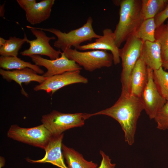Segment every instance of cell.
<instances>
[{"label":"cell","instance_id":"obj_21","mask_svg":"<svg viewBox=\"0 0 168 168\" xmlns=\"http://www.w3.org/2000/svg\"><path fill=\"white\" fill-rule=\"evenodd\" d=\"M28 38L25 33L23 38H17L15 36L10 37L4 44L0 48V55L4 57H17L18 52L22 45Z\"/></svg>","mask_w":168,"mask_h":168},{"label":"cell","instance_id":"obj_22","mask_svg":"<svg viewBox=\"0 0 168 168\" xmlns=\"http://www.w3.org/2000/svg\"><path fill=\"white\" fill-rule=\"evenodd\" d=\"M156 28L154 18L146 19L142 22L133 35L143 42H154Z\"/></svg>","mask_w":168,"mask_h":168},{"label":"cell","instance_id":"obj_18","mask_svg":"<svg viewBox=\"0 0 168 168\" xmlns=\"http://www.w3.org/2000/svg\"><path fill=\"white\" fill-rule=\"evenodd\" d=\"M62 150L68 168H96L97 164L85 160L82 154L63 144Z\"/></svg>","mask_w":168,"mask_h":168},{"label":"cell","instance_id":"obj_28","mask_svg":"<svg viewBox=\"0 0 168 168\" xmlns=\"http://www.w3.org/2000/svg\"><path fill=\"white\" fill-rule=\"evenodd\" d=\"M16 1L20 7L25 12L36 2L35 0H17Z\"/></svg>","mask_w":168,"mask_h":168},{"label":"cell","instance_id":"obj_12","mask_svg":"<svg viewBox=\"0 0 168 168\" xmlns=\"http://www.w3.org/2000/svg\"><path fill=\"white\" fill-rule=\"evenodd\" d=\"M103 35L96 39L94 42L81 45L78 49L81 51L88 50H109L113 56V63L117 65L120 63L119 48L116 46L114 32L110 28H105L102 31Z\"/></svg>","mask_w":168,"mask_h":168},{"label":"cell","instance_id":"obj_29","mask_svg":"<svg viewBox=\"0 0 168 168\" xmlns=\"http://www.w3.org/2000/svg\"><path fill=\"white\" fill-rule=\"evenodd\" d=\"M5 4V3H4L0 7V16L1 17L3 16L4 15Z\"/></svg>","mask_w":168,"mask_h":168},{"label":"cell","instance_id":"obj_9","mask_svg":"<svg viewBox=\"0 0 168 168\" xmlns=\"http://www.w3.org/2000/svg\"><path fill=\"white\" fill-rule=\"evenodd\" d=\"M59 58L54 60L44 58L39 55L30 56L35 64L38 66H43L47 71L43 76L49 77L62 74L67 72L80 71L82 68L74 61L68 59L63 52Z\"/></svg>","mask_w":168,"mask_h":168},{"label":"cell","instance_id":"obj_8","mask_svg":"<svg viewBox=\"0 0 168 168\" xmlns=\"http://www.w3.org/2000/svg\"><path fill=\"white\" fill-rule=\"evenodd\" d=\"M34 35L36 39L32 40H27L26 42L30 44L27 49L20 52L23 56H30L33 55H44L54 60L59 58L62 52L60 50H57L50 44L49 41L55 39L54 36L49 37L44 31L36 28L35 27L26 26Z\"/></svg>","mask_w":168,"mask_h":168},{"label":"cell","instance_id":"obj_32","mask_svg":"<svg viewBox=\"0 0 168 168\" xmlns=\"http://www.w3.org/2000/svg\"><path fill=\"white\" fill-rule=\"evenodd\" d=\"M166 24L168 26V21H167Z\"/></svg>","mask_w":168,"mask_h":168},{"label":"cell","instance_id":"obj_30","mask_svg":"<svg viewBox=\"0 0 168 168\" xmlns=\"http://www.w3.org/2000/svg\"><path fill=\"white\" fill-rule=\"evenodd\" d=\"M6 40L5 39L2 37H0V48L2 47L4 44Z\"/></svg>","mask_w":168,"mask_h":168},{"label":"cell","instance_id":"obj_17","mask_svg":"<svg viewBox=\"0 0 168 168\" xmlns=\"http://www.w3.org/2000/svg\"><path fill=\"white\" fill-rule=\"evenodd\" d=\"M54 0H43L36 2L26 11L27 21L32 25L40 24L50 17Z\"/></svg>","mask_w":168,"mask_h":168},{"label":"cell","instance_id":"obj_10","mask_svg":"<svg viewBox=\"0 0 168 168\" xmlns=\"http://www.w3.org/2000/svg\"><path fill=\"white\" fill-rule=\"evenodd\" d=\"M88 79L81 75L80 71L67 72L62 74L47 77L42 83L34 88L35 91L44 90L51 94L60 89L68 85L82 83L86 84Z\"/></svg>","mask_w":168,"mask_h":168},{"label":"cell","instance_id":"obj_23","mask_svg":"<svg viewBox=\"0 0 168 168\" xmlns=\"http://www.w3.org/2000/svg\"><path fill=\"white\" fill-rule=\"evenodd\" d=\"M153 80L160 95L166 101H168V72L162 67L153 71Z\"/></svg>","mask_w":168,"mask_h":168},{"label":"cell","instance_id":"obj_3","mask_svg":"<svg viewBox=\"0 0 168 168\" xmlns=\"http://www.w3.org/2000/svg\"><path fill=\"white\" fill-rule=\"evenodd\" d=\"M93 22L92 17L89 16L86 23L82 26L67 33L63 32L54 28L35 27L54 34L57 37V39L54 43V46L63 52L72 47L77 50L82 43L91 41L94 38L96 39L100 37L101 35L96 33L93 30Z\"/></svg>","mask_w":168,"mask_h":168},{"label":"cell","instance_id":"obj_4","mask_svg":"<svg viewBox=\"0 0 168 168\" xmlns=\"http://www.w3.org/2000/svg\"><path fill=\"white\" fill-rule=\"evenodd\" d=\"M92 116V114L64 113L53 110L43 115L41 121L52 136H56L70 128L82 126L85 120Z\"/></svg>","mask_w":168,"mask_h":168},{"label":"cell","instance_id":"obj_20","mask_svg":"<svg viewBox=\"0 0 168 168\" xmlns=\"http://www.w3.org/2000/svg\"><path fill=\"white\" fill-rule=\"evenodd\" d=\"M168 4V0H142V16L144 20L154 18Z\"/></svg>","mask_w":168,"mask_h":168},{"label":"cell","instance_id":"obj_26","mask_svg":"<svg viewBox=\"0 0 168 168\" xmlns=\"http://www.w3.org/2000/svg\"><path fill=\"white\" fill-rule=\"evenodd\" d=\"M168 18V4L164 9L157 14L154 17L156 27L164 23Z\"/></svg>","mask_w":168,"mask_h":168},{"label":"cell","instance_id":"obj_5","mask_svg":"<svg viewBox=\"0 0 168 168\" xmlns=\"http://www.w3.org/2000/svg\"><path fill=\"white\" fill-rule=\"evenodd\" d=\"M124 46L119 49L122 60V70L120 81L121 93L130 94V79L133 70L139 58L143 42L132 35L125 41Z\"/></svg>","mask_w":168,"mask_h":168},{"label":"cell","instance_id":"obj_19","mask_svg":"<svg viewBox=\"0 0 168 168\" xmlns=\"http://www.w3.org/2000/svg\"><path fill=\"white\" fill-rule=\"evenodd\" d=\"M0 67L7 70L12 69L21 70L29 68L37 73L43 74L44 72L39 66L30 62L21 60L17 57H0Z\"/></svg>","mask_w":168,"mask_h":168},{"label":"cell","instance_id":"obj_7","mask_svg":"<svg viewBox=\"0 0 168 168\" xmlns=\"http://www.w3.org/2000/svg\"><path fill=\"white\" fill-rule=\"evenodd\" d=\"M7 135L8 137L14 140L44 150L53 136L42 124L30 128L13 124L9 128Z\"/></svg>","mask_w":168,"mask_h":168},{"label":"cell","instance_id":"obj_31","mask_svg":"<svg viewBox=\"0 0 168 168\" xmlns=\"http://www.w3.org/2000/svg\"><path fill=\"white\" fill-rule=\"evenodd\" d=\"M162 67L165 69L168 70V60L162 63Z\"/></svg>","mask_w":168,"mask_h":168},{"label":"cell","instance_id":"obj_24","mask_svg":"<svg viewBox=\"0 0 168 168\" xmlns=\"http://www.w3.org/2000/svg\"><path fill=\"white\" fill-rule=\"evenodd\" d=\"M155 38L160 44L163 63L168 60V26L166 24L163 23L156 28Z\"/></svg>","mask_w":168,"mask_h":168},{"label":"cell","instance_id":"obj_14","mask_svg":"<svg viewBox=\"0 0 168 168\" xmlns=\"http://www.w3.org/2000/svg\"><path fill=\"white\" fill-rule=\"evenodd\" d=\"M37 73L34 70L29 68L12 71L0 69V74L2 78L8 81L13 80L18 83L21 87V94L26 97H28L29 95L22 87V83L28 84L34 81L40 84L44 82L47 78Z\"/></svg>","mask_w":168,"mask_h":168},{"label":"cell","instance_id":"obj_2","mask_svg":"<svg viewBox=\"0 0 168 168\" xmlns=\"http://www.w3.org/2000/svg\"><path fill=\"white\" fill-rule=\"evenodd\" d=\"M113 2L120 6L119 20L114 32L115 44L119 48L134 35L144 20L141 12L142 0H115Z\"/></svg>","mask_w":168,"mask_h":168},{"label":"cell","instance_id":"obj_1","mask_svg":"<svg viewBox=\"0 0 168 168\" xmlns=\"http://www.w3.org/2000/svg\"><path fill=\"white\" fill-rule=\"evenodd\" d=\"M144 110L140 98L121 93L113 105L92 115H105L117 121L124 132L125 141L131 146L134 142L138 119Z\"/></svg>","mask_w":168,"mask_h":168},{"label":"cell","instance_id":"obj_13","mask_svg":"<svg viewBox=\"0 0 168 168\" xmlns=\"http://www.w3.org/2000/svg\"><path fill=\"white\" fill-rule=\"evenodd\" d=\"M63 133L53 136L44 150L45 155L41 159L34 160L26 159L31 163H49L60 168H68L65 163L62 150Z\"/></svg>","mask_w":168,"mask_h":168},{"label":"cell","instance_id":"obj_16","mask_svg":"<svg viewBox=\"0 0 168 168\" xmlns=\"http://www.w3.org/2000/svg\"><path fill=\"white\" fill-rule=\"evenodd\" d=\"M140 58L144 61L147 67L153 71L162 67V62L159 42L157 41L143 42Z\"/></svg>","mask_w":168,"mask_h":168},{"label":"cell","instance_id":"obj_27","mask_svg":"<svg viewBox=\"0 0 168 168\" xmlns=\"http://www.w3.org/2000/svg\"><path fill=\"white\" fill-rule=\"evenodd\" d=\"M100 153L102 159L100 166L96 168H114L116 164L111 163L110 157L102 151H100Z\"/></svg>","mask_w":168,"mask_h":168},{"label":"cell","instance_id":"obj_11","mask_svg":"<svg viewBox=\"0 0 168 168\" xmlns=\"http://www.w3.org/2000/svg\"><path fill=\"white\" fill-rule=\"evenodd\" d=\"M147 69L148 81L140 98L146 113L152 119H155L166 101L161 96L156 87L153 78V71L148 67Z\"/></svg>","mask_w":168,"mask_h":168},{"label":"cell","instance_id":"obj_15","mask_svg":"<svg viewBox=\"0 0 168 168\" xmlns=\"http://www.w3.org/2000/svg\"><path fill=\"white\" fill-rule=\"evenodd\" d=\"M149 75L147 67L140 58L132 71L130 79V94L140 98L148 82Z\"/></svg>","mask_w":168,"mask_h":168},{"label":"cell","instance_id":"obj_6","mask_svg":"<svg viewBox=\"0 0 168 168\" xmlns=\"http://www.w3.org/2000/svg\"><path fill=\"white\" fill-rule=\"evenodd\" d=\"M63 52L68 59L74 61L85 70L90 72L104 67H110L113 62L112 54L106 50L81 51L71 48Z\"/></svg>","mask_w":168,"mask_h":168},{"label":"cell","instance_id":"obj_25","mask_svg":"<svg viewBox=\"0 0 168 168\" xmlns=\"http://www.w3.org/2000/svg\"><path fill=\"white\" fill-rule=\"evenodd\" d=\"M154 119L157 128L161 130L168 129V101L159 111Z\"/></svg>","mask_w":168,"mask_h":168}]
</instances>
